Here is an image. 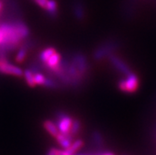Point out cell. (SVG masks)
Here are the masks:
<instances>
[{"instance_id":"obj_1","label":"cell","mask_w":156,"mask_h":155,"mask_svg":"<svg viewBox=\"0 0 156 155\" xmlns=\"http://www.w3.org/2000/svg\"><path fill=\"white\" fill-rule=\"evenodd\" d=\"M121 47V42L120 40L115 37H110L104 41L101 42L93 51L94 60L96 62H101L113 53H117Z\"/></svg>"},{"instance_id":"obj_2","label":"cell","mask_w":156,"mask_h":155,"mask_svg":"<svg viewBox=\"0 0 156 155\" xmlns=\"http://www.w3.org/2000/svg\"><path fill=\"white\" fill-rule=\"evenodd\" d=\"M70 59L71 63L77 68L79 73L86 79H88V76L90 73V64L85 53L82 51H75L73 54L70 55Z\"/></svg>"},{"instance_id":"obj_3","label":"cell","mask_w":156,"mask_h":155,"mask_svg":"<svg viewBox=\"0 0 156 155\" xmlns=\"http://www.w3.org/2000/svg\"><path fill=\"white\" fill-rule=\"evenodd\" d=\"M107 60L109 61V63H110L111 67H113L114 70H116L117 72L124 75L125 77L129 75L133 71L129 63H127L123 58L117 55V53L111 54L107 58Z\"/></svg>"},{"instance_id":"obj_4","label":"cell","mask_w":156,"mask_h":155,"mask_svg":"<svg viewBox=\"0 0 156 155\" xmlns=\"http://www.w3.org/2000/svg\"><path fill=\"white\" fill-rule=\"evenodd\" d=\"M55 121L59 132L60 133L67 134L70 132L74 118L64 111H58L55 114Z\"/></svg>"},{"instance_id":"obj_5","label":"cell","mask_w":156,"mask_h":155,"mask_svg":"<svg viewBox=\"0 0 156 155\" xmlns=\"http://www.w3.org/2000/svg\"><path fill=\"white\" fill-rule=\"evenodd\" d=\"M0 74L21 78L23 77L24 71L21 67L10 63L7 56H0Z\"/></svg>"},{"instance_id":"obj_6","label":"cell","mask_w":156,"mask_h":155,"mask_svg":"<svg viewBox=\"0 0 156 155\" xmlns=\"http://www.w3.org/2000/svg\"><path fill=\"white\" fill-rule=\"evenodd\" d=\"M71 11L74 18L79 22H83L86 19L87 11L83 0H73L71 2Z\"/></svg>"},{"instance_id":"obj_7","label":"cell","mask_w":156,"mask_h":155,"mask_svg":"<svg viewBox=\"0 0 156 155\" xmlns=\"http://www.w3.org/2000/svg\"><path fill=\"white\" fill-rule=\"evenodd\" d=\"M125 93H133L138 90L140 86V79L137 74L132 72L125 77Z\"/></svg>"},{"instance_id":"obj_8","label":"cell","mask_w":156,"mask_h":155,"mask_svg":"<svg viewBox=\"0 0 156 155\" xmlns=\"http://www.w3.org/2000/svg\"><path fill=\"white\" fill-rule=\"evenodd\" d=\"M44 11L50 19H56L59 16V7L56 0H48Z\"/></svg>"},{"instance_id":"obj_9","label":"cell","mask_w":156,"mask_h":155,"mask_svg":"<svg viewBox=\"0 0 156 155\" xmlns=\"http://www.w3.org/2000/svg\"><path fill=\"white\" fill-rule=\"evenodd\" d=\"M55 139L58 143L61 146L62 148L67 149V148L69 147L71 143L73 142L74 137H72L69 133L63 134L59 132L57 136H55Z\"/></svg>"},{"instance_id":"obj_10","label":"cell","mask_w":156,"mask_h":155,"mask_svg":"<svg viewBox=\"0 0 156 155\" xmlns=\"http://www.w3.org/2000/svg\"><path fill=\"white\" fill-rule=\"evenodd\" d=\"M43 87L48 90H59L64 88L63 85L59 83L57 79L49 76H46L45 82L44 83Z\"/></svg>"},{"instance_id":"obj_11","label":"cell","mask_w":156,"mask_h":155,"mask_svg":"<svg viewBox=\"0 0 156 155\" xmlns=\"http://www.w3.org/2000/svg\"><path fill=\"white\" fill-rule=\"evenodd\" d=\"M43 128H44L46 132L49 134L50 136L55 138L59 133V129L57 128V125L55 123V121L51 120H45L43 123Z\"/></svg>"},{"instance_id":"obj_12","label":"cell","mask_w":156,"mask_h":155,"mask_svg":"<svg viewBox=\"0 0 156 155\" xmlns=\"http://www.w3.org/2000/svg\"><path fill=\"white\" fill-rule=\"evenodd\" d=\"M55 51H56V49L54 47H51V46L47 47L39 53L37 58L41 63H46L48 59L51 57V55H53Z\"/></svg>"},{"instance_id":"obj_13","label":"cell","mask_w":156,"mask_h":155,"mask_svg":"<svg viewBox=\"0 0 156 155\" xmlns=\"http://www.w3.org/2000/svg\"><path fill=\"white\" fill-rule=\"evenodd\" d=\"M29 50L25 48L24 46L20 45V47L18 48V51H17V54L15 55V62L18 63H22L23 62H25L28 56V54H29Z\"/></svg>"},{"instance_id":"obj_14","label":"cell","mask_w":156,"mask_h":155,"mask_svg":"<svg viewBox=\"0 0 156 155\" xmlns=\"http://www.w3.org/2000/svg\"><path fill=\"white\" fill-rule=\"evenodd\" d=\"M61 59L62 55L56 51L53 55H51V57L47 61V63H44V65H45L46 67H49V68H52V67H55V66H57L59 64Z\"/></svg>"},{"instance_id":"obj_15","label":"cell","mask_w":156,"mask_h":155,"mask_svg":"<svg viewBox=\"0 0 156 155\" xmlns=\"http://www.w3.org/2000/svg\"><path fill=\"white\" fill-rule=\"evenodd\" d=\"M23 77L26 81V84L31 88H34L36 87V83L34 81V74L30 71L29 68H26L24 70V74Z\"/></svg>"},{"instance_id":"obj_16","label":"cell","mask_w":156,"mask_h":155,"mask_svg":"<svg viewBox=\"0 0 156 155\" xmlns=\"http://www.w3.org/2000/svg\"><path fill=\"white\" fill-rule=\"evenodd\" d=\"M82 128V124L81 121L77 119V118H74L73 122H72V124H71V128L70 130L69 134L71 135L72 137L75 138V136H77L78 134L80 132Z\"/></svg>"},{"instance_id":"obj_17","label":"cell","mask_w":156,"mask_h":155,"mask_svg":"<svg viewBox=\"0 0 156 155\" xmlns=\"http://www.w3.org/2000/svg\"><path fill=\"white\" fill-rule=\"evenodd\" d=\"M83 145H84V142H83V140L76 139L71 143V144L70 145L69 147L64 150H67V152H69L70 153L74 154V153H76L78 150H79L81 149L83 146Z\"/></svg>"},{"instance_id":"obj_18","label":"cell","mask_w":156,"mask_h":155,"mask_svg":"<svg viewBox=\"0 0 156 155\" xmlns=\"http://www.w3.org/2000/svg\"><path fill=\"white\" fill-rule=\"evenodd\" d=\"M45 79L46 75L43 72H37L34 74V81L37 86H43Z\"/></svg>"},{"instance_id":"obj_19","label":"cell","mask_w":156,"mask_h":155,"mask_svg":"<svg viewBox=\"0 0 156 155\" xmlns=\"http://www.w3.org/2000/svg\"><path fill=\"white\" fill-rule=\"evenodd\" d=\"M92 137H93V139L94 141V143L97 145L98 146H102L103 145V137L101 136V132H98V131H94L93 135H92Z\"/></svg>"},{"instance_id":"obj_20","label":"cell","mask_w":156,"mask_h":155,"mask_svg":"<svg viewBox=\"0 0 156 155\" xmlns=\"http://www.w3.org/2000/svg\"><path fill=\"white\" fill-rule=\"evenodd\" d=\"M33 1L37 4L39 7H41V9H43V10L45 9L48 2V0H33Z\"/></svg>"},{"instance_id":"obj_21","label":"cell","mask_w":156,"mask_h":155,"mask_svg":"<svg viewBox=\"0 0 156 155\" xmlns=\"http://www.w3.org/2000/svg\"><path fill=\"white\" fill-rule=\"evenodd\" d=\"M56 155H74L72 153H70L67 152L66 150H57L56 149Z\"/></svg>"},{"instance_id":"obj_22","label":"cell","mask_w":156,"mask_h":155,"mask_svg":"<svg viewBox=\"0 0 156 155\" xmlns=\"http://www.w3.org/2000/svg\"><path fill=\"white\" fill-rule=\"evenodd\" d=\"M47 155H56V149L55 148H51L48 152Z\"/></svg>"},{"instance_id":"obj_23","label":"cell","mask_w":156,"mask_h":155,"mask_svg":"<svg viewBox=\"0 0 156 155\" xmlns=\"http://www.w3.org/2000/svg\"><path fill=\"white\" fill-rule=\"evenodd\" d=\"M3 39H4L3 33H2V32L0 31V44L2 43V41H3Z\"/></svg>"},{"instance_id":"obj_24","label":"cell","mask_w":156,"mask_h":155,"mask_svg":"<svg viewBox=\"0 0 156 155\" xmlns=\"http://www.w3.org/2000/svg\"><path fill=\"white\" fill-rule=\"evenodd\" d=\"M2 7H3V3H2V1L0 0V13H1V11H2Z\"/></svg>"}]
</instances>
